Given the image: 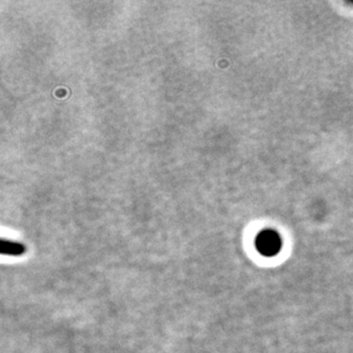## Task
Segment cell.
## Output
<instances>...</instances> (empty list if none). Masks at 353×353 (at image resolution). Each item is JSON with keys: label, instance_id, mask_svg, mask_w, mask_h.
Listing matches in <instances>:
<instances>
[{"label": "cell", "instance_id": "obj_1", "mask_svg": "<svg viewBox=\"0 0 353 353\" xmlns=\"http://www.w3.org/2000/svg\"><path fill=\"white\" fill-rule=\"evenodd\" d=\"M257 247H259L261 253L264 254V255L274 256L280 250L281 240H280L279 236L272 232V231H267V232H263L259 236Z\"/></svg>", "mask_w": 353, "mask_h": 353}, {"label": "cell", "instance_id": "obj_2", "mask_svg": "<svg viewBox=\"0 0 353 353\" xmlns=\"http://www.w3.org/2000/svg\"><path fill=\"white\" fill-rule=\"evenodd\" d=\"M26 252L22 243H15L12 240L1 238L0 241V254L1 255H10V256H21Z\"/></svg>", "mask_w": 353, "mask_h": 353}]
</instances>
